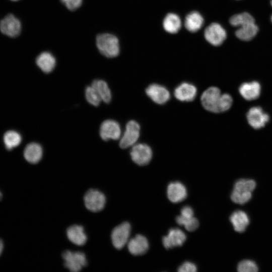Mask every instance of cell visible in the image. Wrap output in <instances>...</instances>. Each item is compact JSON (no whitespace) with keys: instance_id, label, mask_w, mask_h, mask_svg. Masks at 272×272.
I'll return each mask as SVG.
<instances>
[{"instance_id":"4","label":"cell","mask_w":272,"mask_h":272,"mask_svg":"<svg viewBox=\"0 0 272 272\" xmlns=\"http://www.w3.org/2000/svg\"><path fill=\"white\" fill-rule=\"evenodd\" d=\"M106 199L104 194L95 189H89L84 196L85 207L92 212H98L102 211L105 206Z\"/></svg>"},{"instance_id":"1","label":"cell","mask_w":272,"mask_h":272,"mask_svg":"<svg viewBox=\"0 0 272 272\" xmlns=\"http://www.w3.org/2000/svg\"><path fill=\"white\" fill-rule=\"evenodd\" d=\"M200 101L203 107L207 111L221 113L230 109L233 99L229 94H222L218 88L210 87L202 93Z\"/></svg>"},{"instance_id":"24","label":"cell","mask_w":272,"mask_h":272,"mask_svg":"<svg viewBox=\"0 0 272 272\" xmlns=\"http://www.w3.org/2000/svg\"><path fill=\"white\" fill-rule=\"evenodd\" d=\"M203 24V19L198 12L193 11L188 14L185 19L184 25L186 29L191 32L199 30Z\"/></svg>"},{"instance_id":"33","label":"cell","mask_w":272,"mask_h":272,"mask_svg":"<svg viewBox=\"0 0 272 272\" xmlns=\"http://www.w3.org/2000/svg\"><path fill=\"white\" fill-rule=\"evenodd\" d=\"M178 271L179 272H195L196 271V266L191 262L186 261L179 267Z\"/></svg>"},{"instance_id":"19","label":"cell","mask_w":272,"mask_h":272,"mask_svg":"<svg viewBox=\"0 0 272 272\" xmlns=\"http://www.w3.org/2000/svg\"><path fill=\"white\" fill-rule=\"evenodd\" d=\"M66 236L72 243L78 246L84 245L87 240L84 228L78 225L69 227L66 230Z\"/></svg>"},{"instance_id":"25","label":"cell","mask_w":272,"mask_h":272,"mask_svg":"<svg viewBox=\"0 0 272 272\" xmlns=\"http://www.w3.org/2000/svg\"><path fill=\"white\" fill-rule=\"evenodd\" d=\"M163 25L166 31L169 33H176L181 28V21L179 17L174 13H169L165 17Z\"/></svg>"},{"instance_id":"13","label":"cell","mask_w":272,"mask_h":272,"mask_svg":"<svg viewBox=\"0 0 272 272\" xmlns=\"http://www.w3.org/2000/svg\"><path fill=\"white\" fill-rule=\"evenodd\" d=\"M176 221L188 231H194L199 225L198 220L193 216V210L189 206L182 208L181 214L176 218Z\"/></svg>"},{"instance_id":"2","label":"cell","mask_w":272,"mask_h":272,"mask_svg":"<svg viewBox=\"0 0 272 272\" xmlns=\"http://www.w3.org/2000/svg\"><path fill=\"white\" fill-rule=\"evenodd\" d=\"M96 45L101 53L107 57H116L119 53L118 39L111 34L98 35L96 37Z\"/></svg>"},{"instance_id":"23","label":"cell","mask_w":272,"mask_h":272,"mask_svg":"<svg viewBox=\"0 0 272 272\" xmlns=\"http://www.w3.org/2000/svg\"><path fill=\"white\" fill-rule=\"evenodd\" d=\"M258 28L255 22L249 23L239 27L235 32L236 37L242 41H250L257 34Z\"/></svg>"},{"instance_id":"34","label":"cell","mask_w":272,"mask_h":272,"mask_svg":"<svg viewBox=\"0 0 272 272\" xmlns=\"http://www.w3.org/2000/svg\"><path fill=\"white\" fill-rule=\"evenodd\" d=\"M4 247L3 240L0 239V256L1 255Z\"/></svg>"},{"instance_id":"28","label":"cell","mask_w":272,"mask_h":272,"mask_svg":"<svg viewBox=\"0 0 272 272\" xmlns=\"http://www.w3.org/2000/svg\"><path fill=\"white\" fill-rule=\"evenodd\" d=\"M256 187V183L252 179H241L234 184L233 191L240 193H252Z\"/></svg>"},{"instance_id":"20","label":"cell","mask_w":272,"mask_h":272,"mask_svg":"<svg viewBox=\"0 0 272 272\" xmlns=\"http://www.w3.org/2000/svg\"><path fill=\"white\" fill-rule=\"evenodd\" d=\"M43 151L41 146L37 143L29 144L24 151L26 160L31 164L38 163L42 157Z\"/></svg>"},{"instance_id":"26","label":"cell","mask_w":272,"mask_h":272,"mask_svg":"<svg viewBox=\"0 0 272 272\" xmlns=\"http://www.w3.org/2000/svg\"><path fill=\"white\" fill-rule=\"evenodd\" d=\"M91 86L96 90L102 101L106 103L110 102L111 93L106 82L102 80H95L92 82Z\"/></svg>"},{"instance_id":"7","label":"cell","mask_w":272,"mask_h":272,"mask_svg":"<svg viewBox=\"0 0 272 272\" xmlns=\"http://www.w3.org/2000/svg\"><path fill=\"white\" fill-rule=\"evenodd\" d=\"M130 155L132 160L140 166L147 165L151 161L153 153L151 147L146 144H135L132 146Z\"/></svg>"},{"instance_id":"12","label":"cell","mask_w":272,"mask_h":272,"mask_svg":"<svg viewBox=\"0 0 272 272\" xmlns=\"http://www.w3.org/2000/svg\"><path fill=\"white\" fill-rule=\"evenodd\" d=\"M147 96L155 103L158 104L166 103L170 98L168 90L163 86L152 84L146 89Z\"/></svg>"},{"instance_id":"11","label":"cell","mask_w":272,"mask_h":272,"mask_svg":"<svg viewBox=\"0 0 272 272\" xmlns=\"http://www.w3.org/2000/svg\"><path fill=\"white\" fill-rule=\"evenodd\" d=\"M121 130L119 123L115 120L108 119L103 121L100 128V135L105 141L117 140L120 138Z\"/></svg>"},{"instance_id":"16","label":"cell","mask_w":272,"mask_h":272,"mask_svg":"<svg viewBox=\"0 0 272 272\" xmlns=\"http://www.w3.org/2000/svg\"><path fill=\"white\" fill-rule=\"evenodd\" d=\"M127 248L129 252L132 255H142L148 249L149 243L144 236L139 234L128 241Z\"/></svg>"},{"instance_id":"35","label":"cell","mask_w":272,"mask_h":272,"mask_svg":"<svg viewBox=\"0 0 272 272\" xmlns=\"http://www.w3.org/2000/svg\"><path fill=\"white\" fill-rule=\"evenodd\" d=\"M2 196H3V194H2V192H1V191L0 190V200L2 199Z\"/></svg>"},{"instance_id":"22","label":"cell","mask_w":272,"mask_h":272,"mask_svg":"<svg viewBox=\"0 0 272 272\" xmlns=\"http://www.w3.org/2000/svg\"><path fill=\"white\" fill-rule=\"evenodd\" d=\"M36 62L41 71L45 73H49L54 69L56 60L51 53L43 52L38 56Z\"/></svg>"},{"instance_id":"29","label":"cell","mask_w":272,"mask_h":272,"mask_svg":"<svg viewBox=\"0 0 272 272\" xmlns=\"http://www.w3.org/2000/svg\"><path fill=\"white\" fill-rule=\"evenodd\" d=\"M229 22L234 27H240L241 26L255 22L253 17L247 12H243L232 16Z\"/></svg>"},{"instance_id":"6","label":"cell","mask_w":272,"mask_h":272,"mask_svg":"<svg viewBox=\"0 0 272 272\" xmlns=\"http://www.w3.org/2000/svg\"><path fill=\"white\" fill-rule=\"evenodd\" d=\"M140 135V124L134 120L129 121L126 123L125 131L120 140V147L126 149L133 146L138 140Z\"/></svg>"},{"instance_id":"9","label":"cell","mask_w":272,"mask_h":272,"mask_svg":"<svg viewBox=\"0 0 272 272\" xmlns=\"http://www.w3.org/2000/svg\"><path fill=\"white\" fill-rule=\"evenodd\" d=\"M205 37L212 45L219 46L226 39L227 33L225 30L219 24L213 23L205 29Z\"/></svg>"},{"instance_id":"32","label":"cell","mask_w":272,"mask_h":272,"mask_svg":"<svg viewBox=\"0 0 272 272\" xmlns=\"http://www.w3.org/2000/svg\"><path fill=\"white\" fill-rule=\"evenodd\" d=\"M70 10L74 11L79 8L82 5L83 0H60Z\"/></svg>"},{"instance_id":"38","label":"cell","mask_w":272,"mask_h":272,"mask_svg":"<svg viewBox=\"0 0 272 272\" xmlns=\"http://www.w3.org/2000/svg\"><path fill=\"white\" fill-rule=\"evenodd\" d=\"M11 1H18L19 0H11Z\"/></svg>"},{"instance_id":"31","label":"cell","mask_w":272,"mask_h":272,"mask_svg":"<svg viewBox=\"0 0 272 272\" xmlns=\"http://www.w3.org/2000/svg\"><path fill=\"white\" fill-rule=\"evenodd\" d=\"M258 269L256 264L251 260H243L237 266V270L239 272H256Z\"/></svg>"},{"instance_id":"17","label":"cell","mask_w":272,"mask_h":272,"mask_svg":"<svg viewBox=\"0 0 272 272\" xmlns=\"http://www.w3.org/2000/svg\"><path fill=\"white\" fill-rule=\"evenodd\" d=\"M261 86L256 81L242 84L239 88L240 95L247 100H253L258 98L260 94Z\"/></svg>"},{"instance_id":"5","label":"cell","mask_w":272,"mask_h":272,"mask_svg":"<svg viewBox=\"0 0 272 272\" xmlns=\"http://www.w3.org/2000/svg\"><path fill=\"white\" fill-rule=\"evenodd\" d=\"M131 227L129 223L125 222L116 226L111 234L113 246L117 249H122L129 241Z\"/></svg>"},{"instance_id":"18","label":"cell","mask_w":272,"mask_h":272,"mask_svg":"<svg viewBox=\"0 0 272 272\" xmlns=\"http://www.w3.org/2000/svg\"><path fill=\"white\" fill-rule=\"evenodd\" d=\"M167 196L171 202H179L186 197L187 190L185 186L181 182H171L167 187Z\"/></svg>"},{"instance_id":"15","label":"cell","mask_w":272,"mask_h":272,"mask_svg":"<svg viewBox=\"0 0 272 272\" xmlns=\"http://www.w3.org/2000/svg\"><path fill=\"white\" fill-rule=\"evenodd\" d=\"M184 233L178 228L170 229L167 235L163 238V244L166 249L181 246L186 240Z\"/></svg>"},{"instance_id":"30","label":"cell","mask_w":272,"mask_h":272,"mask_svg":"<svg viewBox=\"0 0 272 272\" xmlns=\"http://www.w3.org/2000/svg\"><path fill=\"white\" fill-rule=\"evenodd\" d=\"M85 96L87 101L93 106H98L102 101L96 90L92 86L86 88Z\"/></svg>"},{"instance_id":"3","label":"cell","mask_w":272,"mask_h":272,"mask_svg":"<svg viewBox=\"0 0 272 272\" xmlns=\"http://www.w3.org/2000/svg\"><path fill=\"white\" fill-rule=\"evenodd\" d=\"M64 265L72 272L80 271L87 264L85 254L80 251H64L62 254Z\"/></svg>"},{"instance_id":"10","label":"cell","mask_w":272,"mask_h":272,"mask_svg":"<svg viewBox=\"0 0 272 272\" xmlns=\"http://www.w3.org/2000/svg\"><path fill=\"white\" fill-rule=\"evenodd\" d=\"M246 117L249 125L255 129L264 127L269 120L268 114L259 106L251 107L248 110Z\"/></svg>"},{"instance_id":"21","label":"cell","mask_w":272,"mask_h":272,"mask_svg":"<svg viewBox=\"0 0 272 272\" xmlns=\"http://www.w3.org/2000/svg\"><path fill=\"white\" fill-rule=\"evenodd\" d=\"M230 220L234 230L240 233L244 232L249 223L247 215L242 211L233 212L230 217Z\"/></svg>"},{"instance_id":"36","label":"cell","mask_w":272,"mask_h":272,"mask_svg":"<svg viewBox=\"0 0 272 272\" xmlns=\"http://www.w3.org/2000/svg\"><path fill=\"white\" fill-rule=\"evenodd\" d=\"M270 20H271V22L272 23V15H271V17H270Z\"/></svg>"},{"instance_id":"8","label":"cell","mask_w":272,"mask_h":272,"mask_svg":"<svg viewBox=\"0 0 272 272\" xmlns=\"http://www.w3.org/2000/svg\"><path fill=\"white\" fill-rule=\"evenodd\" d=\"M0 30L9 37H17L21 31V22L14 15L9 14L0 22Z\"/></svg>"},{"instance_id":"37","label":"cell","mask_w":272,"mask_h":272,"mask_svg":"<svg viewBox=\"0 0 272 272\" xmlns=\"http://www.w3.org/2000/svg\"><path fill=\"white\" fill-rule=\"evenodd\" d=\"M270 4H271V6H272V0L270 1Z\"/></svg>"},{"instance_id":"27","label":"cell","mask_w":272,"mask_h":272,"mask_svg":"<svg viewBox=\"0 0 272 272\" xmlns=\"http://www.w3.org/2000/svg\"><path fill=\"white\" fill-rule=\"evenodd\" d=\"M3 139L6 148L9 151L18 146L22 141L20 134L14 130L7 131L4 135Z\"/></svg>"},{"instance_id":"14","label":"cell","mask_w":272,"mask_h":272,"mask_svg":"<svg viewBox=\"0 0 272 272\" xmlns=\"http://www.w3.org/2000/svg\"><path fill=\"white\" fill-rule=\"evenodd\" d=\"M197 94L196 87L193 84L183 82L179 84L174 90L175 98L181 101L190 102L193 100Z\"/></svg>"}]
</instances>
